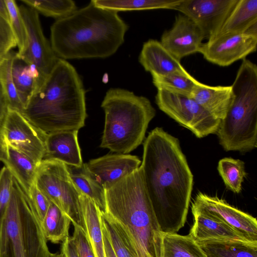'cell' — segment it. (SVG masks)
Here are the masks:
<instances>
[{
  "label": "cell",
  "instance_id": "7bdbcfd3",
  "mask_svg": "<svg viewBox=\"0 0 257 257\" xmlns=\"http://www.w3.org/2000/svg\"><path fill=\"white\" fill-rule=\"evenodd\" d=\"M0 15L9 22V15L5 0H0Z\"/></svg>",
  "mask_w": 257,
  "mask_h": 257
},
{
  "label": "cell",
  "instance_id": "5bb4252c",
  "mask_svg": "<svg viewBox=\"0 0 257 257\" xmlns=\"http://www.w3.org/2000/svg\"><path fill=\"white\" fill-rule=\"evenodd\" d=\"M238 0H181L175 10L192 20L209 39L218 32Z\"/></svg>",
  "mask_w": 257,
  "mask_h": 257
},
{
  "label": "cell",
  "instance_id": "8992f818",
  "mask_svg": "<svg viewBox=\"0 0 257 257\" xmlns=\"http://www.w3.org/2000/svg\"><path fill=\"white\" fill-rule=\"evenodd\" d=\"M233 97L216 134L223 149L245 153L257 147V66L244 59L231 85Z\"/></svg>",
  "mask_w": 257,
  "mask_h": 257
},
{
  "label": "cell",
  "instance_id": "7402d4cb",
  "mask_svg": "<svg viewBox=\"0 0 257 257\" xmlns=\"http://www.w3.org/2000/svg\"><path fill=\"white\" fill-rule=\"evenodd\" d=\"M12 74L18 96L24 107L33 93L46 79L41 76L35 66L19 57L17 53L12 61Z\"/></svg>",
  "mask_w": 257,
  "mask_h": 257
},
{
  "label": "cell",
  "instance_id": "d6a6232c",
  "mask_svg": "<svg viewBox=\"0 0 257 257\" xmlns=\"http://www.w3.org/2000/svg\"><path fill=\"white\" fill-rule=\"evenodd\" d=\"M15 54L11 51L0 61V81L8 108L22 113L24 106L18 96L12 74V64Z\"/></svg>",
  "mask_w": 257,
  "mask_h": 257
},
{
  "label": "cell",
  "instance_id": "7c38bea8",
  "mask_svg": "<svg viewBox=\"0 0 257 257\" xmlns=\"http://www.w3.org/2000/svg\"><path fill=\"white\" fill-rule=\"evenodd\" d=\"M257 36L246 33L224 34L208 39L199 53L208 62L225 67L256 50Z\"/></svg>",
  "mask_w": 257,
  "mask_h": 257
},
{
  "label": "cell",
  "instance_id": "9a60e30c",
  "mask_svg": "<svg viewBox=\"0 0 257 257\" xmlns=\"http://www.w3.org/2000/svg\"><path fill=\"white\" fill-rule=\"evenodd\" d=\"M205 38L202 31L192 20L179 14L171 29L162 34L160 43L180 61L183 58L198 52Z\"/></svg>",
  "mask_w": 257,
  "mask_h": 257
},
{
  "label": "cell",
  "instance_id": "b9f144b4",
  "mask_svg": "<svg viewBox=\"0 0 257 257\" xmlns=\"http://www.w3.org/2000/svg\"><path fill=\"white\" fill-rule=\"evenodd\" d=\"M8 109L7 100L0 81V127L6 117Z\"/></svg>",
  "mask_w": 257,
  "mask_h": 257
},
{
  "label": "cell",
  "instance_id": "cb8c5ba5",
  "mask_svg": "<svg viewBox=\"0 0 257 257\" xmlns=\"http://www.w3.org/2000/svg\"><path fill=\"white\" fill-rule=\"evenodd\" d=\"M255 23L257 0H238L218 32L212 38L224 34L244 33Z\"/></svg>",
  "mask_w": 257,
  "mask_h": 257
},
{
  "label": "cell",
  "instance_id": "5b68a950",
  "mask_svg": "<svg viewBox=\"0 0 257 257\" xmlns=\"http://www.w3.org/2000/svg\"><path fill=\"white\" fill-rule=\"evenodd\" d=\"M105 113L100 147L127 154L143 142L156 110L147 97L121 88L107 91L101 104Z\"/></svg>",
  "mask_w": 257,
  "mask_h": 257
},
{
  "label": "cell",
  "instance_id": "74e56055",
  "mask_svg": "<svg viewBox=\"0 0 257 257\" xmlns=\"http://www.w3.org/2000/svg\"><path fill=\"white\" fill-rule=\"evenodd\" d=\"M28 196L41 223L46 216L51 201L39 190L34 182Z\"/></svg>",
  "mask_w": 257,
  "mask_h": 257
},
{
  "label": "cell",
  "instance_id": "ab89813d",
  "mask_svg": "<svg viewBox=\"0 0 257 257\" xmlns=\"http://www.w3.org/2000/svg\"><path fill=\"white\" fill-rule=\"evenodd\" d=\"M61 252L66 257H79L76 247L70 236L67 237L63 241Z\"/></svg>",
  "mask_w": 257,
  "mask_h": 257
},
{
  "label": "cell",
  "instance_id": "83f0119b",
  "mask_svg": "<svg viewBox=\"0 0 257 257\" xmlns=\"http://www.w3.org/2000/svg\"><path fill=\"white\" fill-rule=\"evenodd\" d=\"M71 222L69 217L51 202L46 216L41 223L46 240L53 243L63 241L69 236V229Z\"/></svg>",
  "mask_w": 257,
  "mask_h": 257
},
{
  "label": "cell",
  "instance_id": "f1b7e54d",
  "mask_svg": "<svg viewBox=\"0 0 257 257\" xmlns=\"http://www.w3.org/2000/svg\"><path fill=\"white\" fill-rule=\"evenodd\" d=\"M73 183L81 194L90 198L101 211L105 209V190L88 173L84 164L80 167L67 165Z\"/></svg>",
  "mask_w": 257,
  "mask_h": 257
},
{
  "label": "cell",
  "instance_id": "f546056e",
  "mask_svg": "<svg viewBox=\"0 0 257 257\" xmlns=\"http://www.w3.org/2000/svg\"><path fill=\"white\" fill-rule=\"evenodd\" d=\"M181 0H92L101 8L118 12L153 9L175 10Z\"/></svg>",
  "mask_w": 257,
  "mask_h": 257
},
{
  "label": "cell",
  "instance_id": "3957f363",
  "mask_svg": "<svg viewBox=\"0 0 257 257\" xmlns=\"http://www.w3.org/2000/svg\"><path fill=\"white\" fill-rule=\"evenodd\" d=\"M21 113L46 134L83 127L87 117L85 91L75 68L59 58Z\"/></svg>",
  "mask_w": 257,
  "mask_h": 257
},
{
  "label": "cell",
  "instance_id": "e575fe53",
  "mask_svg": "<svg viewBox=\"0 0 257 257\" xmlns=\"http://www.w3.org/2000/svg\"><path fill=\"white\" fill-rule=\"evenodd\" d=\"M9 15V23L18 48L17 54L20 55L26 50L28 44L26 27L19 7L14 0H5Z\"/></svg>",
  "mask_w": 257,
  "mask_h": 257
},
{
  "label": "cell",
  "instance_id": "603a6c76",
  "mask_svg": "<svg viewBox=\"0 0 257 257\" xmlns=\"http://www.w3.org/2000/svg\"><path fill=\"white\" fill-rule=\"evenodd\" d=\"M79 201L84 230L95 257H106L100 221L101 210L90 198L84 194H80Z\"/></svg>",
  "mask_w": 257,
  "mask_h": 257
},
{
  "label": "cell",
  "instance_id": "9c48e42d",
  "mask_svg": "<svg viewBox=\"0 0 257 257\" xmlns=\"http://www.w3.org/2000/svg\"><path fill=\"white\" fill-rule=\"evenodd\" d=\"M159 108L197 138L216 133L220 120L214 117L190 97L158 90Z\"/></svg>",
  "mask_w": 257,
  "mask_h": 257
},
{
  "label": "cell",
  "instance_id": "ac0fdd59",
  "mask_svg": "<svg viewBox=\"0 0 257 257\" xmlns=\"http://www.w3.org/2000/svg\"><path fill=\"white\" fill-rule=\"evenodd\" d=\"M139 61L151 75L189 73L180 61L171 55L160 42L156 40H149L143 44Z\"/></svg>",
  "mask_w": 257,
  "mask_h": 257
},
{
  "label": "cell",
  "instance_id": "d6986e66",
  "mask_svg": "<svg viewBox=\"0 0 257 257\" xmlns=\"http://www.w3.org/2000/svg\"><path fill=\"white\" fill-rule=\"evenodd\" d=\"M0 162L29 195L34 183L37 165L29 157L0 138Z\"/></svg>",
  "mask_w": 257,
  "mask_h": 257
},
{
  "label": "cell",
  "instance_id": "d590c367",
  "mask_svg": "<svg viewBox=\"0 0 257 257\" xmlns=\"http://www.w3.org/2000/svg\"><path fill=\"white\" fill-rule=\"evenodd\" d=\"M14 177L4 166L0 170V228L12 194Z\"/></svg>",
  "mask_w": 257,
  "mask_h": 257
},
{
  "label": "cell",
  "instance_id": "4316f807",
  "mask_svg": "<svg viewBox=\"0 0 257 257\" xmlns=\"http://www.w3.org/2000/svg\"><path fill=\"white\" fill-rule=\"evenodd\" d=\"M100 220L106 228L116 257H138L128 234L118 222L102 211Z\"/></svg>",
  "mask_w": 257,
  "mask_h": 257
},
{
  "label": "cell",
  "instance_id": "1f68e13d",
  "mask_svg": "<svg viewBox=\"0 0 257 257\" xmlns=\"http://www.w3.org/2000/svg\"><path fill=\"white\" fill-rule=\"evenodd\" d=\"M217 170L226 187L235 193H239L246 173L244 162L232 158L219 160Z\"/></svg>",
  "mask_w": 257,
  "mask_h": 257
},
{
  "label": "cell",
  "instance_id": "44dd1931",
  "mask_svg": "<svg viewBox=\"0 0 257 257\" xmlns=\"http://www.w3.org/2000/svg\"><path fill=\"white\" fill-rule=\"evenodd\" d=\"M191 211L194 216V223L189 235L196 241L219 239L250 242L221 220L211 217L192 206Z\"/></svg>",
  "mask_w": 257,
  "mask_h": 257
},
{
  "label": "cell",
  "instance_id": "e0dca14e",
  "mask_svg": "<svg viewBox=\"0 0 257 257\" xmlns=\"http://www.w3.org/2000/svg\"><path fill=\"white\" fill-rule=\"evenodd\" d=\"M78 131H59L46 135L45 153L43 160H54L66 165H83L78 141Z\"/></svg>",
  "mask_w": 257,
  "mask_h": 257
},
{
  "label": "cell",
  "instance_id": "8fae6325",
  "mask_svg": "<svg viewBox=\"0 0 257 257\" xmlns=\"http://www.w3.org/2000/svg\"><path fill=\"white\" fill-rule=\"evenodd\" d=\"M19 9L27 29L28 44L25 52L20 55L17 53V55L35 66L41 76L46 79L59 58L43 34L39 13L23 4Z\"/></svg>",
  "mask_w": 257,
  "mask_h": 257
},
{
  "label": "cell",
  "instance_id": "ba28073f",
  "mask_svg": "<svg viewBox=\"0 0 257 257\" xmlns=\"http://www.w3.org/2000/svg\"><path fill=\"white\" fill-rule=\"evenodd\" d=\"M34 183L69 217L73 225L84 229L79 201L81 193L71 180L66 164L57 160H43L37 166Z\"/></svg>",
  "mask_w": 257,
  "mask_h": 257
},
{
  "label": "cell",
  "instance_id": "52a82bcc",
  "mask_svg": "<svg viewBox=\"0 0 257 257\" xmlns=\"http://www.w3.org/2000/svg\"><path fill=\"white\" fill-rule=\"evenodd\" d=\"M47 241L30 199L14 178L0 228V257H48Z\"/></svg>",
  "mask_w": 257,
  "mask_h": 257
},
{
  "label": "cell",
  "instance_id": "60d3db41",
  "mask_svg": "<svg viewBox=\"0 0 257 257\" xmlns=\"http://www.w3.org/2000/svg\"><path fill=\"white\" fill-rule=\"evenodd\" d=\"M101 224L105 256L106 257H116L111 246L106 228L101 222Z\"/></svg>",
  "mask_w": 257,
  "mask_h": 257
},
{
  "label": "cell",
  "instance_id": "2e32d148",
  "mask_svg": "<svg viewBox=\"0 0 257 257\" xmlns=\"http://www.w3.org/2000/svg\"><path fill=\"white\" fill-rule=\"evenodd\" d=\"M141 162L136 156L116 153L91 160L84 165L90 176L105 190L138 169Z\"/></svg>",
  "mask_w": 257,
  "mask_h": 257
},
{
  "label": "cell",
  "instance_id": "4dcf8cb0",
  "mask_svg": "<svg viewBox=\"0 0 257 257\" xmlns=\"http://www.w3.org/2000/svg\"><path fill=\"white\" fill-rule=\"evenodd\" d=\"M153 83L157 90L190 97L199 82L189 73H172L165 75L152 74Z\"/></svg>",
  "mask_w": 257,
  "mask_h": 257
},
{
  "label": "cell",
  "instance_id": "7a4b0ae2",
  "mask_svg": "<svg viewBox=\"0 0 257 257\" xmlns=\"http://www.w3.org/2000/svg\"><path fill=\"white\" fill-rule=\"evenodd\" d=\"M127 25L117 12L90 3L50 28V43L58 58H106L123 43Z\"/></svg>",
  "mask_w": 257,
  "mask_h": 257
},
{
  "label": "cell",
  "instance_id": "484cf974",
  "mask_svg": "<svg viewBox=\"0 0 257 257\" xmlns=\"http://www.w3.org/2000/svg\"><path fill=\"white\" fill-rule=\"evenodd\" d=\"M163 257H207L197 242L190 235L163 233Z\"/></svg>",
  "mask_w": 257,
  "mask_h": 257
},
{
  "label": "cell",
  "instance_id": "8d00e7d4",
  "mask_svg": "<svg viewBox=\"0 0 257 257\" xmlns=\"http://www.w3.org/2000/svg\"><path fill=\"white\" fill-rule=\"evenodd\" d=\"M16 46L9 22L0 15V61Z\"/></svg>",
  "mask_w": 257,
  "mask_h": 257
},
{
  "label": "cell",
  "instance_id": "836d02e7",
  "mask_svg": "<svg viewBox=\"0 0 257 257\" xmlns=\"http://www.w3.org/2000/svg\"><path fill=\"white\" fill-rule=\"evenodd\" d=\"M27 6L38 13L57 20L64 18L77 10L75 2L71 0H21Z\"/></svg>",
  "mask_w": 257,
  "mask_h": 257
},
{
  "label": "cell",
  "instance_id": "f35d334b",
  "mask_svg": "<svg viewBox=\"0 0 257 257\" xmlns=\"http://www.w3.org/2000/svg\"><path fill=\"white\" fill-rule=\"evenodd\" d=\"M73 226L74 231L71 238L79 257H95L84 229L78 225Z\"/></svg>",
  "mask_w": 257,
  "mask_h": 257
},
{
  "label": "cell",
  "instance_id": "4fadbf2b",
  "mask_svg": "<svg viewBox=\"0 0 257 257\" xmlns=\"http://www.w3.org/2000/svg\"><path fill=\"white\" fill-rule=\"evenodd\" d=\"M192 207L221 220L249 241L257 243L256 218L230 205L225 200L199 192L195 197Z\"/></svg>",
  "mask_w": 257,
  "mask_h": 257
},
{
  "label": "cell",
  "instance_id": "ee69618b",
  "mask_svg": "<svg viewBox=\"0 0 257 257\" xmlns=\"http://www.w3.org/2000/svg\"><path fill=\"white\" fill-rule=\"evenodd\" d=\"M48 257H66V255L62 252L60 253H53L50 252Z\"/></svg>",
  "mask_w": 257,
  "mask_h": 257
},
{
  "label": "cell",
  "instance_id": "6da1fadb",
  "mask_svg": "<svg viewBox=\"0 0 257 257\" xmlns=\"http://www.w3.org/2000/svg\"><path fill=\"white\" fill-rule=\"evenodd\" d=\"M145 188L163 233H176L187 219L193 176L178 138L157 127L143 143Z\"/></svg>",
  "mask_w": 257,
  "mask_h": 257
},
{
  "label": "cell",
  "instance_id": "ffe728a7",
  "mask_svg": "<svg viewBox=\"0 0 257 257\" xmlns=\"http://www.w3.org/2000/svg\"><path fill=\"white\" fill-rule=\"evenodd\" d=\"M190 97L212 116L221 120L227 114L233 94L231 85L211 86L199 82Z\"/></svg>",
  "mask_w": 257,
  "mask_h": 257
},
{
  "label": "cell",
  "instance_id": "d4e9b609",
  "mask_svg": "<svg viewBox=\"0 0 257 257\" xmlns=\"http://www.w3.org/2000/svg\"><path fill=\"white\" fill-rule=\"evenodd\" d=\"M196 242L207 257H257V243L219 239Z\"/></svg>",
  "mask_w": 257,
  "mask_h": 257
},
{
  "label": "cell",
  "instance_id": "30bf717a",
  "mask_svg": "<svg viewBox=\"0 0 257 257\" xmlns=\"http://www.w3.org/2000/svg\"><path fill=\"white\" fill-rule=\"evenodd\" d=\"M46 135L21 112L9 108L0 127V138L27 156L37 165L45 155Z\"/></svg>",
  "mask_w": 257,
  "mask_h": 257
},
{
  "label": "cell",
  "instance_id": "277c9868",
  "mask_svg": "<svg viewBox=\"0 0 257 257\" xmlns=\"http://www.w3.org/2000/svg\"><path fill=\"white\" fill-rule=\"evenodd\" d=\"M104 212L124 228L138 257H163V235L141 167L105 190Z\"/></svg>",
  "mask_w": 257,
  "mask_h": 257
}]
</instances>
